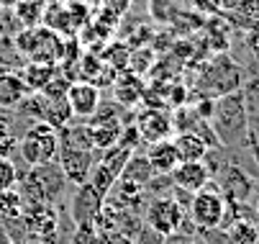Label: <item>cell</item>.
I'll list each match as a JSON object with an SVG mask.
<instances>
[{"label":"cell","mask_w":259,"mask_h":244,"mask_svg":"<svg viewBox=\"0 0 259 244\" xmlns=\"http://www.w3.org/2000/svg\"><path fill=\"white\" fill-rule=\"evenodd\" d=\"M116 244H131L128 239H123V236H116Z\"/></svg>","instance_id":"obj_30"},{"label":"cell","mask_w":259,"mask_h":244,"mask_svg":"<svg viewBox=\"0 0 259 244\" xmlns=\"http://www.w3.org/2000/svg\"><path fill=\"white\" fill-rule=\"evenodd\" d=\"M67 108L77 118H93L100 108V88L93 83H72L67 88Z\"/></svg>","instance_id":"obj_8"},{"label":"cell","mask_w":259,"mask_h":244,"mask_svg":"<svg viewBox=\"0 0 259 244\" xmlns=\"http://www.w3.org/2000/svg\"><path fill=\"white\" fill-rule=\"evenodd\" d=\"M21 0H0V11H8V8H16Z\"/></svg>","instance_id":"obj_28"},{"label":"cell","mask_w":259,"mask_h":244,"mask_svg":"<svg viewBox=\"0 0 259 244\" xmlns=\"http://www.w3.org/2000/svg\"><path fill=\"white\" fill-rule=\"evenodd\" d=\"M146 162L154 170V175H169V172L180 165V157H177V149L172 144V139H162V142H154L146 149Z\"/></svg>","instance_id":"obj_12"},{"label":"cell","mask_w":259,"mask_h":244,"mask_svg":"<svg viewBox=\"0 0 259 244\" xmlns=\"http://www.w3.org/2000/svg\"><path fill=\"white\" fill-rule=\"evenodd\" d=\"M88 134H90L93 149L105 152L121 142L123 126H121V121H88Z\"/></svg>","instance_id":"obj_15"},{"label":"cell","mask_w":259,"mask_h":244,"mask_svg":"<svg viewBox=\"0 0 259 244\" xmlns=\"http://www.w3.org/2000/svg\"><path fill=\"white\" fill-rule=\"evenodd\" d=\"M226 214V198L221 195L218 188L205 185L203 190L193 193L190 200V219L200 231H213L221 229V221H224Z\"/></svg>","instance_id":"obj_4"},{"label":"cell","mask_w":259,"mask_h":244,"mask_svg":"<svg viewBox=\"0 0 259 244\" xmlns=\"http://www.w3.org/2000/svg\"><path fill=\"white\" fill-rule=\"evenodd\" d=\"M169 180L180 188V190H185V193H198V190H203L208 183H210V172H208V167L203 165V162H180L172 172H169Z\"/></svg>","instance_id":"obj_9"},{"label":"cell","mask_w":259,"mask_h":244,"mask_svg":"<svg viewBox=\"0 0 259 244\" xmlns=\"http://www.w3.org/2000/svg\"><path fill=\"white\" fill-rule=\"evenodd\" d=\"M54 75H57V69H54V64H41V62H31V64H26L23 67V83H26V88H28V93H41L52 80H54Z\"/></svg>","instance_id":"obj_18"},{"label":"cell","mask_w":259,"mask_h":244,"mask_svg":"<svg viewBox=\"0 0 259 244\" xmlns=\"http://www.w3.org/2000/svg\"><path fill=\"white\" fill-rule=\"evenodd\" d=\"M190 244H193V241H190Z\"/></svg>","instance_id":"obj_31"},{"label":"cell","mask_w":259,"mask_h":244,"mask_svg":"<svg viewBox=\"0 0 259 244\" xmlns=\"http://www.w3.org/2000/svg\"><path fill=\"white\" fill-rule=\"evenodd\" d=\"M141 95H144V85L134 75L116 85V100L121 103V106H136V103L141 100Z\"/></svg>","instance_id":"obj_23"},{"label":"cell","mask_w":259,"mask_h":244,"mask_svg":"<svg viewBox=\"0 0 259 244\" xmlns=\"http://www.w3.org/2000/svg\"><path fill=\"white\" fill-rule=\"evenodd\" d=\"M254 219H256V224H259V195H256V206H254Z\"/></svg>","instance_id":"obj_29"},{"label":"cell","mask_w":259,"mask_h":244,"mask_svg":"<svg viewBox=\"0 0 259 244\" xmlns=\"http://www.w3.org/2000/svg\"><path fill=\"white\" fill-rule=\"evenodd\" d=\"M16 11H18V21H21L23 26H28V28H33L36 23L41 21V16H44V6H41V0H31V3L21 0V3L16 6Z\"/></svg>","instance_id":"obj_24"},{"label":"cell","mask_w":259,"mask_h":244,"mask_svg":"<svg viewBox=\"0 0 259 244\" xmlns=\"http://www.w3.org/2000/svg\"><path fill=\"white\" fill-rule=\"evenodd\" d=\"M241 93V103L246 111V124H249V136L254 142H259V75L246 77L239 88ZM249 139V142H251Z\"/></svg>","instance_id":"obj_13"},{"label":"cell","mask_w":259,"mask_h":244,"mask_svg":"<svg viewBox=\"0 0 259 244\" xmlns=\"http://www.w3.org/2000/svg\"><path fill=\"white\" fill-rule=\"evenodd\" d=\"M16 180H18V172H16V165L11 162V157H0V190L16 188Z\"/></svg>","instance_id":"obj_25"},{"label":"cell","mask_w":259,"mask_h":244,"mask_svg":"<svg viewBox=\"0 0 259 244\" xmlns=\"http://www.w3.org/2000/svg\"><path fill=\"white\" fill-rule=\"evenodd\" d=\"M21 221L26 224V231L39 241H49L59 229V219L52 203H26Z\"/></svg>","instance_id":"obj_7"},{"label":"cell","mask_w":259,"mask_h":244,"mask_svg":"<svg viewBox=\"0 0 259 244\" xmlns=\"http://www.w3.org/2000/svg\"><path fill=\"white\" fill-rule=\"evenodd\" d=\"M23 208H26V200L18 190H0V216L8 219V221H21L23 216Z\"/></svg>","instance_id":"obj_21"},{"label":"cell","mask_w":259,"mask_h":244,"mask_svg":"<svg viewBox=\"0 0 259 244\" xmlns=\"http://www.w3.org/2000/svg\"><path fill=\"white\" fill-rule=\"evenodd\" d=\"M152 175H154V170L149 167L146 157H134V154H131V159L126 162V167H123V172H121V178L134 180V183H139L141 188H146V183L152 180Z\"/></svg>","instance_id":"obj_22"},{"label":"cell","mask_w":259,"mask_h":244,"mask_svg":"<svg viewBox=\"0 0 259 244\" xmlns=\"http://www.w3.org/2000/svg\"><path fill=\"white\" fill-rule=\"evenodd\" d=\"M59 144H62L59 131L54 126L44 124V121H36L18 142V152H21V157L28 167H39V165L57 162Z\"/></svg>","instance_id":"obj_3"},{"label":"cell","mask_w":259,"mask_h":244,"mask_svg":"<svg viewBox=\"0 0 259 244\" xmlns=\"http://www.w3.org/2000/svg\"><path fill=\"white\" fill-rule=\"evenodd\" d=\"M208 124H210L221 147H244L251 139L249 124H246V111H244L239 90L213 100V113H210Z\"/></svg>","instance_id":"obj_1"},{"label":"cell","mask_w":259,"mask_h":244,"mask_svg":"<svg viewBox=\"0 0 259 244\" xmlns=\"http://www.w3.org/2000/svg\"><path fill=\"white\" fill-rule=\"evenodd\" d=\"M59 170L67 183L72 185H85L90 178V170H93V159H90V149H80V147H72V144H59V154H57Z\"/></svg>","instance_id":"obj_6"},{"label":"cell","mask_w":259,"mask_h":244,"mask_svg":"<svg viewBox=\"0 0 259 244\" xmlns=\"http://www.w3.org/2000/svg\"><path fill=\"white\" fill-rule=\"evenodd\" d=\"M116 180H118V175L113 170H108L103 162H98V165H93V170H90V178H88V185L100 195V198H105V195H110V190H113V185H116Z\"/></svg>","instance_id":"obj_20"},{"label":"cell","mask_w":259,"mask_h":244,"mask_svg":"<svg viewBox=\"0 0 259 244\" xmlns=\"http://www.w3.org/2000/svg\"><path fill=\"white\" fill-rule=\"evenodd\" d=\"M26 95H28V88L21 72H16V69L0 72V108H16Z\"/></svg>","instance_id":"obj_16"},{"label":"cell","mask_w":259,"mask_h":244,"mask_svg":"<svg viewBox=\"0 0 259 244\" xmlns=\"http://www.w3.org/2000/svg\"><path fill=\"white\" fill-rule=\"evenodd\" d=\"M136 131L141 139H146L149 144L154 142H162V139H172V118L162 111H144L136 121Z\"/></svg>","instance_id":"obj_10"},{"label":"cell","mask_w":259,"mask_h":244,"mask_svg":"<svg viewBox=\"0 0 259 244\" xmlns=\"http://www.w3.org/2000/svg\"><path fill=\"white\" fill-rule=\"evenodd\" d=\"M144 224L152 226L154 231H159L162 236H169V234L182 229V224H185V208L172 195H157V198H152L149 203H146Z\"/></svg>","instance_id":"obj_5"},{"label":"cell","mask_w":259,"mask_h":244,"mask_svg":"<svg viewBox=\"0 0 259 244\" xmlns=\"http://www.w3.org/2000/svg\"><path fill=\"white\" fill-rule=\"evenodd\" d=\"M231 244H259V224L254 219H241L234 221L231 226L224 229Z\"/></svg>","instance_id":"obj_19"},{"label":"cell","mask_w":259,"mask_h":244,"mask_svg":"<svg viewBox=\"0 0 259 244\" xmlns=\"http://www.w3.org/2000/svg\"><path fill=\"white\" fill-rule=\"evenodd\" d=\"M134 244H164V236L159 234V231H154L152 226H146V224H141L139 226V231L134 234V239H131Z\"/></svg>","instance_id":"obj_27"},{"label":"cell","mask_w":259,"mask_h":244,"mask_svg":"<svg viewBox=\"0 0 259 244\" xmlns=\"http://www.w3.org/2000/svg\"><path fill=\"white\" fill-rule=\"evenodd\" d=\"M103 200L105 198H100L88 183L85 185H80V190H77V195H75V200H72V208H69V214H72V221H75L77 226L80 224H88V221H93L98 214H100V208H103Z\"/></svg>","instance_id":"obj_11"},{"label":"cell","mask_w":259,"mask_h":244,"mask_svg":"<svg viewBox=\"0 0 259 244\" xmlns=\"http://www.w3.org/2000/svg\"><path fill=\"white\" fill-rule=\"evenodd\" d=\"M251 188H254V183H251V178L246 175L244 170H239V167H229V170L224 172V178H221V188H218V190H221V195H224L226 200L246 203Z\"/></svg>","instance_id":"obj_14"},{"label":"cell","mask_w":259,"mask_h":244,"mask_svg":"<svg viewBox=\"0 0 259 244\" xmlns=\"http://www.w3.org/2000/svg\"><path fill=\"white\" fill-rule=\"evenodd\" d=\"M16 147H18V139L13 136L11 126L6 121H0V157H8Z\"/></svg>","instance_id":"obj_26"},{"label":"cell","mask_w":259,"mask_h":244,"mask_svg":"<svg viewBox=\"0 0 259 244\" xmlns=\"http://www.w3.org/2000/svg\"><path fill=\"white\" fill-rule=\"evenodd\" d=\"M172 144L177 149V157L180 162H203V157L208 154V144L193 131H182V134H175L172 136Z\"/></svg>","instance_id":"obj_17"},{"label":"cell","mask_w":259,"mask_h":244,"mask_svg":"<svg viewBox=\"0 0 259 244\" xmlns=\"http://www.w3.org/2000/svg\"><path fill=\"white\" fill-rule=\"evenodd\" d=\"M244 83V72L241 67L229 57V54H215L198 77V90L203 98H221V95H229L236 93Z\"/></svg>","instance_id":"obj_2"}]
</instances>
